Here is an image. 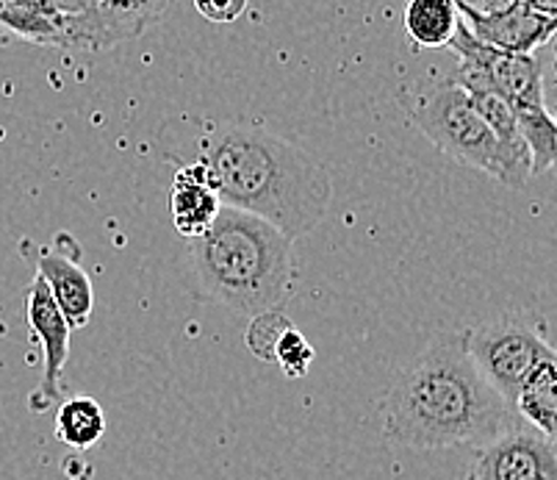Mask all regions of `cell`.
I'll return each instance as SVG.
<instances>
[{
  "instance_id": "cell-15",
  "label": "cell",
  "mask_w": 557,
  "mask_h": 480,
  "mask_svg": "<svg viewBox=\"0 0 557 480\" xmlns=\"http://www.w3.org/2000/svg\"><path fill=\"white\" fill-rule=\"evenodd\" d=\"M106 436V414L92 397H70L55 411V439L73 450H89Z\"/></svg>"
},
{
  "instance_id": "cell-6",
  "label": "cell",
  "mask_w": 557,
  "mask_h": 480,
  "mask_svg": "<svg viewBox=\"0 0 557 480\" xmlns=\"http://www.w3.org/2000/svg\"><path fill=\"white\" fill-rule=\"evenodd\" d=\"M449 48L458 56L455 78L480 84L505 100L513 114L539 109L544 103V70L533 53H505L474 39L460 20Z\"/></svg>"
},
{
  "instance_id": "cell-16",
  "label": "cell",
  "mask_w": 557,
  "mask_h": 480,
  "mask_svg": "<svg viewBox=\"0 0 557 480\" xmlns=\"http://www.w3.org/2000/svg\"><path fill=\"white\" fill-rule=\"evenodd\" d=\"M519 120L521 136L530 148V173L541 175L557 167V118L546 106L521 111Z\"/></svg>"
},
{
  "instance_id": "cell-9",
  "label": "cell",
  "mask_w": 557,
  "mask_h": 480,
  "mask_svg": "<svg viewBox=\"0 0 557 480\" xmlns=\"http://www.w3.org/2000/svg\"><path fill=\"white\" fill-rule=\"evenodd\" d=\"M25 317H28V328H32V339L42 350V378L32 397L34 411H45L50 403L59 401L62 394V378L64 367L70 358V331L64 315L55 306L53 295H50L48 284L42 278L34 275L32 286L25 292Z\"/></svg>"
},
{
  "instance_id": "cell-19",
  "label": "cell",
  "mask_w": 557,
  "mask_h": 480,
  "mask_svg": "<svg viewBox=\"0 0 557 480\" xmlns=\"http://www.w3.org/2000/svg\"><path fill=\"white\" fill-rule=\"evenodd\" d=\"M195 7L209 23L227 25L236 23L245 14L247 0H195Z\"/></svg>"
},
{
  "instance_id": "cell-1",
  "label": "cell",
  "mask_w": 557,
  "mask_h": 480,
  "mask_svg": "<svg viewBox=\"0 0 557 480\" xmlns=\"http://www.w3.org/2000/svg\"><path fill=\"white\" fill-rule=\"evenodd\" d=\"M172 159L200 164L220 204L239 209L295 242L327 217L333 181L311 153L258 125H209Z\"/></svg>"
},
{
  "instance_id": "cell-10",
  "label": "cell",
  "mask_w": 557,
  "mask_h": 480,
  "mask_svg": "<svg viewBox=\"0 0 557 480\" xmlns=\"http://www.w3.org/2000/svg\"><path fill=\"white\" fill-rule=\"evenodd\" d=\"M458 12L474 39L505 53H533L557 34V20L541 17L519 0L499 9H478L469 0H458Z\"/></svg>"
},
{
  "instance_id": "cell-18",
  "label": "cell",
  "mask_w": 557,
  "mask_h": 480,
  "mask_svg": "<svg viewBox=\"0 0 557 480\" xmlns=\"http://www.w3.org/2000/svg\"><path fill=\"white\" fill-rule=\"evenodd\" d=\"M272 364H277L286 378L308 376V370H311L313 364L311 342L292 325L275 345V358H272Z\"/></svg>"
},
{
  "instance_id": "cell-20",
  "label": "cell",
  "mask_w": 557,
  "mask_h": 480,
  "mask_svg": "<svg viewBox=\"0 0 557 480\" xmlns=\"http://www.w3.org/2000/svg\"><path fill=\"white\" fill-rule=\"evenodd\" d=\"M519 3L527 9H533L541 17L557 20V0H519Z\"/></svg>"
},
{
  "instance_id": "cell-17",
  "label": "cell",
  "mask_w": 557,
  "mask_h": 480,
  "mask_svg": "<svg viewBox=\"0 0 557 480\" xmlns=\"http://www.w3.org/2000/svg\"><path fill=\"white\" fill-rule=\"evenodd\" d=\"M292 325H295V322L288 320L281 308L250 317V325H247L245 333L247 350H250L258 361L272 364V358H275V345Z\"/></svg>"
},
{
  "instance_id": "cell-5",
  "label": "cell",
  "mask_w": 557,
  "mask_h": 480,
  "mask_svg": "<svg viewBox=\"0 0 557 480\" xmlns=\"http://www.w3.org/2000/svg\"><path fill=\"white\" fill-rule=\"evenodd\" d=\"M463 336L478 370L510 408L524 378L557 350L549 342V322L535 308L505 311L494 320L466 328Z\"/></svg>"
},
{
  "instance_id": "cell-21",
  "label": "cell",
  "mask_w": 557,
  "mask_h": 480,
  "mask_svg": "<svg viewBox=\"0 0 557 480\" xmlns=\"http://www.w3.org/2000/svg\"><path fill=\"white\" fill-rule=\"evenodd\" d=\"M505 3H510V0H483L478 9H499V7H505Z\"/></svg>"
},
{
  "instance_id": "cell-7",
  "label": "cell",
  "mask_w": 557,
  "mask_h": 480,
  "mask_svg": "<svg viewBox=\"0 0 557 480\" xmlns=\"http://www.w3.org/2000/svg\"><path fill=\"white\" fill-rule=\"evenodd\" d=\"M466 480H557V447L516 419L508 431L474 450Z\"/></svg>"
},
{
  "instance_id": "cell-2",
  "label": "cell",
  "mask_w": 557,
  "mask_h": 480,
  "mask_svg": "<svg viewBox=\"0 0 557 480\" xmlns=\"http://www.w3.org/2000/svg\"><path fill=\"white\" fill-rule=\"evenodd\" d=\"M383 436L410 450L483 447L513 426L516 411L466 350L463 331H444L408 364L380 403Z\"/></svg>"
},
{
  "instance_id": "cell-11",
  "label": "cell",
  "mask_w": 557,
  "mask_h": 480,
  "mask_svg": "<svg viewBox=\"0 0 557 480\" xmlns=\"http://www.w3.org/2000/svg\"><path fill=\"white\" fill-rule=\"evenodd\" d=\"M34 264H37V275L48 284L50 295H53L55 306L64 315L67 325H89L95 308V290L92 278L86 275L84 267L70 259V256H64V253L45 250V247L34 250Z\"/></svg>"
},
{
  "instance_id": "cell-13",
  "label": "cell",
  "mask_w": 557,
  "mask_h": 480,
  "mask_svg": "<svg viewBox=\"0 0 557 480\" xmlns=\"http://www.w3.org/2000/svg\"><path fill=\"white\" fill-rule=\"evenodd\" d=\"M516 417L557 447V350L535 367L516 392Z\"/></svg>"
},
{
  "instance_id": "cell-12",
  "label": "cell",
  "mask_w": 557,
  "mask_h": 480,
  "mask_svg": "<svg viewBox=\"0 0 557 480\" xmlns=\"http://www.w3.org/2000/svg\"><path fill=\"white\" fill-rule=\"evenodd\" d=\"M220 209V197H216L214 186L202 173V167L191 164V161L178 164L170 186V214L175 231L186 242L195 239V236L206 234L211 229V222L216 220Z\"/></svg>"
},
{
  "instance_id": "cell-8",
  "label": "cell",
  "mask_w": 557,
  "mask_h": 480,
  "mask_svg": "<svg viewBox=\"0 0 557 480\" xmlns=\"http://www.w3.org/2000/svg\"><path fill=\"white\" fill-rule=\"evenodd\" d=\"M172 0H78L70 39L78 50H103L139 37L159 23Z\"/></svg>"
},
{
  "instance_id": "cell-4",
  "label": "cell",
  "mask_w": 557,
  "mask_h": 480,
  "mask_svg": "<svg viewBox=\"0 0 557 480\" xmlns=\"http://www.w3.org/2000/svg\"><path fill=\"white\" fill-rule=\"evenodd\" d=\"M410 120L442 153L503 184L505 167L496 136L491 134L455 75L419 87L417 98L410 103Z\"/></svg>"
},
{
  "instance_id": "cell-22",
  "label": "cell",
  "mask_w": 557,
  "mask_h": 480,
  "mask_svg": "<svg viewBox=\"0 0 557 480\" xmlns=\"http://www.w3.org/2000/svg\"><path fill=\"white\" fill-rule=\"evenodd\" d=\"M555 67H557V48H555Z\"/></svg>"
},
{
  "instance_id": "cell-3",
  "label": "cell",
  "mask_w": 557,
  "mask_h": 480,
  "mask_svg": "<svg viewBox=\"0 0 557 480\" xmlns=\"http://www.w3.org/2000/svg\"><path fill=\"white\" fill-rule=\"evenodd\" d=\"M189 259L200 290L236 315L275 311L292 292V239L247 211L222 206Z\"/></svg>"
},
{
  "instance_id": "cell-14",
  "label": "cell",
  "mask_w": 557,
  "mask_h": 480,
  "mask_svg": "<svg viewBox=\"0 0 557 480\" xmlns=\"http://www.w3.org/2000/svg\"><path fill=\"white\" fill-rule=\"evenodd\" d=\"M458 25V0H408L405 7V32L417 48H449Z\"/></svg>"
}]
</instances>
